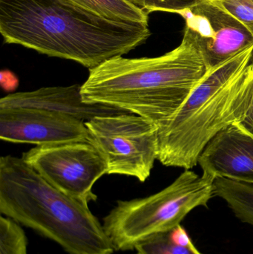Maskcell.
Wrapping results in <instances>:
<instances>
[{"mask_svg":"<svg viewBox=\"0 0 253 254\" xmlns=\"http://www.w3.org/2000/svg\"><path fill=\"white\" fill-rule=\"evenodd\" d=\"M0 33L7 44L89 70L126 55L151 35L149 24L106 19L70 0H0Z\"/></svg>","mask_w":253,"mask_h":254,"instance_id":"cell-1","label":"cell"},{"mask_svg":"<svg viewBox=\"0 0 253 254\" xmlns=\"http://www.w3.org/2000/svg\"><path fill=\"white\" fill-rule=\"evenodd\" d=\"M206 71L200 52L184 37L178 47L161 56L117 57L89 70L82 95L86 102L129 112L158 128L185 102Z\"/></svg>","mask_w":253,"mask_h":254,"instance_id":"cell-2","label":"cell"},{"mask_svg":"<svg viewBox=\"0 0 253 254\" xmlns=\"http://www.w3.org/2000/svg\"><path fill=\"white\" fill-rule=\"evenodd\" d=\"M0 212L57 243L68 254L115 251L89 204L55 188L22 158H0Z\"/></svg>","mask_w":253,"mask_h":254,"instance_id":"cell-3","label":"cell"},{"mask_svg":"<svg viewBox=\"0 0 253 254\" xmlns=\"http://www.w3.org/2000/svg\"><path fill=\"white\" fill-rule=\"evenodd\" d=\"M253 46L206 71L176 113L157 130V160L190 170L211 140L234 125L233 107L252 63Z\"/></svg>","mask_w":253,"mask_h":254,"instance_id":"cell-4","label":"cell"},{"mask_svg":"<svg viewBox=\"0 0 253 254\" xmlns=\"http://www.w3.org/2000/svg\"><path fill=\"white\" fill-rule=\"evenodd\" d=\"M214 181L203 173L199 176L185 170L154 195L117 201L102 224L115 251L134 250L147 239L181 225L197 207H206L215 197Z\"/></svg>","mask_w":253,"mask_h":254,"instance_id":"cell-5","label":"cell"},{"mask_svg":"<svg viewBox=\"0 0 253 254\" xmlns=\"http://www.w3.org/2000/svg\"><path fill=\"white\" fill-rule=\"evenodd\" d=\"M89 140L105 158L107 174L144 182L158 155L157 127L135 114L98 116L85 123Z\"/></svg>","mask_w":253,"mask_h":254,"instance_id":"cell-6","label":"cell"},{"mask_svg":"<svg viewBox=\"0 0 253 254\" xmlns=\"http://www.w3.org/2000/svg\"><path fill=\"white\" fill-rule=\"evenodd\" d=\"M22 158L55 188L86 204L96 201L92 188L108 171L89 139L36 146Z\"/></svg>","mask_w":253,"mask_h":254,"instance_id":"cell-7","label":"cell"},{"mask_svg":"<svg viewBox=\"0 0 253 254\" xmlns=\"http://www.w3.org/2000/svg\"><path fill=\"white\" fill-rule=\"evenodd\" d=\"M177 14L185 21L184 37L200 52L207 71L253 46V36L248 28L209 1L202 0Z\"/></svg>","mask_w":253,"mask_h":254,"instance_id":"cell-8","label":"cell"},{"mask_svg":"<svg viewBox=\"0 0 253 254\" xmlns=\"http://www.w3.org/2000/svg\"><path fill=\"white\" fill-rule=\"evenodd\" d=\"M0 139L37 146L88 140L84 122L71 116L32 108L0 110Z\"/></svg>","mask_w":253,"mask_h":254,"instance_id":"cell-9","label":"cell"},{"mask_svg":"<svg viewBox=\"0 0 253 254\" xmlns=\"http://www.w3.org/2000/svg\"><path fill=\"white\" fill-rule=\"evenodd\" d=\"M82 85L43 87L31 92H16L0 100V110L32 108L71 116L86 122L98 116L132 114L129 112L97 103L86 102Z\"/></svg>","mask_w":253,"mask_h":254,"instance_id":"cell-10","label":"cell"},{"mask_svg":"<svg viewBox=\"0 0 253 254\" xmlns=\"http://www.w3.org/2000/svg\"><path fill=\"white\" fill-rule=\"evenodd\" d=\"M203 174L253 185V137L236 126L218 133L201 155Z\"/></svg>","mask_w":253,"mask_h":254,"instance_id":"cell-11","label":"cell"},{"mask_svg":"<svg viewBox=\"0 0 253 254\" xmlns=\"http://www.w3.org/2000/svg\"><path fill=\"white\" fill-rule=\"evenodd\" d=\"M135 250L141 254H203L181 225L147 239Z\"/></svg>","mask_w":253,"mask_h":254,"instance_id":"cell-12","label":"cell"},{"mask_svg":"<svg viewBox=\"0 0 253 254\" xmlns=\"http://www.w3.org/2000/svg\"><path fill=\"white\" fill-rule=\"evenodd\" d=\"M83 8L112 20L149 24L150 13L129 0H70Z\"/></svg>","mask_w":253,"mask_h":254,"instance_id":"cell-13","label":"cell"},{"mask_svg":"<svg viewBox=\"0 0 253 254\" xmlns=\"http://www.w3.org/2000/svg\"><path fill=\"white\" fill-rule=\"evenodd\" d=\"M234 125L253 137V64L245 74L233 107Z\"/></svg>","mask_w":253,"mask_h":254,"instance_id":"cell-14","label":"cell"},{"mask_svg":"<svg viewBox=\"0 0 253 254\" xmlns=\"http://www.w3.org/2000/svg\"><path fill=\"white\" fill-rule=\"evenodd\" d=\"M227 202L239 220L253 226V185L236 182L229 192Z\"/></svg>","mask_w":253,"mask_h":254,"instance_id":"cell-15","label":"cell"},{"mask_svg":"<svg viewBox=\"0 0 253 254\" xmlns=\"http://www.w3.org/2000/svg\"><path fill=\"white\" fill-rule=\"evenodd\" d=\"M28 240L19 223L8 217L0 218V254H27Z\"/></svg>","mask_w":253,"mask_h":254,"instance_id":"cell-16","label":"cell"},{"mask_svg":"<svg viewBox=\"0 0 253 254\" xmlns=\"http://www.w3.org/2000/svg\"><path fill=\"white\" fill-rule=\"evenodd\" d=\"M225 10L243 24L253 36V0H205Z\"/></svg>","mask_w":253,"mask_h":254,"instance_id":"cell-17","label":"cell"},{"mask_svg":"<svg viewBox=\"0 0 253 254\" xmlns=\"http://www.w3.org/2000/svg\"><path fill=\"white\" fill-rule=\"evenodd\" d=\"M148 13L161 11L178 13L200 3L202 0H129Z\"/></svg>","mask_w":253,"mask_h":254,"instance_id":"cell-18","label":"cell"},{"mask_svg":"<svg viewBox=\"0 0 253 254\" xmlns=\"http://www.w3.org/2000/svg\"><path fill=\"white\" fill-rule=\"evenodd\" d=\"M0 84L5 92H14L19 86V79L12 71L3 69L0 72Z\"/></svg>","mask_w":253,"mask_h":254,"instance_id":"cell-19","label":"cell"},{"mask_svg":"<svg viewBox=\"0 0 253 254\" xmlns=\"http://www.w3.org/2000/svg\"><path fill=\"white\" fill-rule=\"evenodd\" d=\"M252 63H253V55Z\"/></svg>","mask_w":253,"mask_h":254,"instance_id":"cell-20","label":"cell"},{"mask_svg":"<svg viewBox=\"0 0 253 254\" xmlns=\"http://www.w3.org/2000/svg\"><path fill=\"white\" fill-rule=\"evenodd\" d=\"M136 254H139V253H137Z\"/></svg>","mask_w":253,"mask_h":254,"instance_id":"cell-21","label":"cell"}]
</instances>
